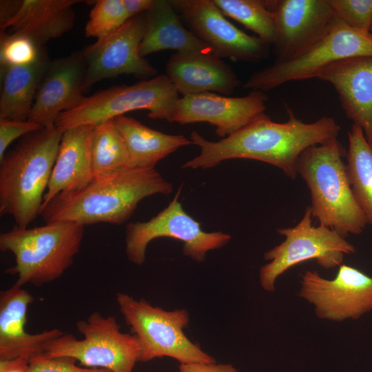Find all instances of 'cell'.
<instances>
[{"instance_id": "4dcf8cb0", "label": "cell", "mask_w": 372, "mask_h": 372, "mask_svg": "<svg viewBox=\"0 0 372 372\" xmlns=\"http://www.w3.org/2000/svg\"><path fill=\"white\" fill-rule=\"evenodd\" d=\"M334 17L351 28L370 33L372 0H328Z\"/></svg>"}, {"instance_id": "d6a6232c", "label": "cell", "mask_w": 372, "mask_h": 372, "mask_svg": "<svg viewBox=\"0 0 372 372\" xmlns=\"http://www.w3.org/2000/svg\"><path fill=\"white\" fill-rule=\"evenodd\" d=\"M42 128L30 121L0 118V161L6 154L9 145L17 138Z\"/></svg>"}, {"instance_id": "ba28073f", "label": "cell", "mask_w": 372, "mask_h": 372, "mask_svg": "<svg viewBox=\"0 0 372 372\" xmlns=\"http://www.w3.org/2000/svg\"><path fill=\"white\" fill-rule=\"evenodd\" d=\"M116 302L125 322L138 340L139 361L170 357L180 364L216 362L183 332L189 322L185 309L165 311L121 292L116 294Z\"/></svg>"}, {"instance_id": "d6986e66", "label": "cell", "mask_w": 372, "mask_h": 372, "mask_svg": "<svg viewBox=\"0 0 372 372\" xmlns=\"http://www.w3.org/2000/svg\"><path fill=\"white\" fill-rule=\"evenodd\" d=\"M317 78L334 87L346 116L362 130L372 147V56L338 61Z\"/></svg>"}, {"instance_id": "e0dca14e", "label": "cell", "mask_w": 372, "mask_h": 372, "mask_svg": "<svg viewBox=\"0 0 372 372\" xmlns=\"http://www.w3.org/2000/svg\"><path fill=\"white\" fill-rule=\"evenodd\" d=\"M85 65L81 52L50 61L38 87L28 121L52 127L63 112L76 107L83 95Z\"/></svg>"}, {"instance_id": "4fadbf2b", "label": "cell", "mask_w": 372, "mask_h": 372, "mask_svg": "<svg viewBox=\"0 0 372 372\" xmlns=\"http://www.w3.org/2000/svg\"><path fill=\"white\" fill-rule=\"evenodd\" d=\"M189 30L220 58L258 62L269 55V45L231 23L214 0H170Z\"/></svg>"}, {"instance_id": "ac0fdd59", "label": "cell", "mask_w": 372, "mask_h": 372, "mask_svg": "<svg viewBox=\"0 0 372 372\" xmlns=\"http://www.w3.org/2000/svg\"><path fill=\"white\" fill-rule=\"evenodd\" d=\"M34 296L15 283L0 292V360L23 358L28 360L43 355L64 332L59 329L28 333L27 311Z\"/></svg>"}, {"instance_id": "f1b7e54d", "label": "cell", "mask_w": 372, "mask_h": 372, "mask_svg": "<svg viewBox=\"0 0 372 372\" xmlns=\"http://www.w3.org/2000/svg\"><path fill=\"white\" fill-rule=\"evenodd\" d=\"M129 19L123 0H98L90 12L85 34L99 39L114 32Z\"/></svg>"}, {"instance_id": "74e56055", "label": "cell", "mask_w": 372, "mask_h": 372, "mask_svg": "<svg viewBox=\"0 0 372 372\" xmlns=\"http://www.w3.org/2000/svg\"><path fill=\"white\" fill-rule=\"evenodd\" d=\"M370 34L372 35V22L370 28Z\"/></svg>"}, {"instance_id": "5bb4252c", "label": "cell", "mask_w": 372, "mask_h": 372, "mask_svg": "<svg viewBox=\"0 0 372 372\" xmlns=\"http://www.w3.org/2000/svg\"><path fill=\"white\" fill-rule=\"evenodd\" d=\"M300 283L299 296L314 305L321 319L358 320L372 310V277L353 267L342 264L332 280L308 270Z\"/></svg>"}, {"instance_id": "9c48e42d", "label": "cell", "mask_w": 372, "mask_h": 372, "mask_svg": "<svg viewBox=\"0 0 372 372\" xmlns=\"http://www.w3.org/2000/svg\"><path fill=\"white\" fill-rule=\"evenodd\" d=\"M76 327L83 339L64 333L43 355L70 358L87 367L112 372H132L139 361L140 346L134 335L121 331L114 316H104L94 311L86 320H79Z\"/></svg>"}, {"instance_id": "8fae6325", "label": "cell", "mask_w": 372, "mask_h": 372, "mask_svg": "<svg viewBox=\"0 0 372 372\" xmlns=\"http://www.w3.org/2000/svg\"><path fill=\"white\" fill-rule=\"evenodd\" d=\"M182 186L169 205L146 222L130 223L126 226L125 252L132 263L141 265L149 243L157 238L167 237L183 242V254L197 262L206 254L227 244L231 236L223 231L207 232L200 223L183 208L179 196Z\"/></svg>"}, {"instance_id": "52a82bcc", "label": "cell", "mask_w": 372, "mask_h": 372, "mask_svg": "<svg viewBox=\"0 0 372 372\" xmlns=\"http://www.w3.org/2000/svg\"><path fill=\"white\" fill-rule=\"evenodd\" d=\"M358 56H372V35L353 30L334 17L324 33L303 52L254 72L243 87L270 91L290 81L317 78L331 64Z\"/></svg>"}, {"instance_id": "484cf974", "label": "cell", "mask_w": 372, "mask_h": 372, "mask_svg": "<svg viewBox=\"0 0 372 372\" xmlns=\"http://www.w3.org/2000/svg\"><path fill=\"white\" fill-rule=\"evenodd\" d=\"M347 170L359 206L372 224V147L362 130L352 124L348 132Z\"/></svg>"}, {"instance_id": "9a60e30c", "label": "cell", "mask_w": 372, "mask_h": 372, "mask_svg": "<svg viewBox=\"0 0 372 372\" xmlns=\"http://www.w3.org/2000/svg\"><path fill=\"white\" fill-rule=\"evenodd\" d=\"M267 100L265 92L256 90L239 97L211 92L180 96L170 123L185 125L206 122L215 126L216 134L223 138L264 113Z\"/></svg>"}, {"instance_id": "6da1fadb", "label": "cell", "mask_w": 372, "mask_h": 372, "mask_svg": "<svg viewBox=\"0 0 372 372\" xmlns=\"http://www.w3.org/2000/svg\"><path fill=\"white\" fill-rule=\"evenodd\" d=\"M287 113L288 119L285 123L274 122L262 113L238 132L218 141H208L193 131L190 140L198 146L200 153L182 168L208 169L227 160L252 159L276 166L295 179L302 153L337 138L340 126L329 116L307 123L298 118L289 107Z\"/></svg>"}, {"instance_id": "30bf717a", "label": "cell", "mask_w": 372, "mask_h": 372, "mask_svg": "<svg viewBox=\"0 0 372 372\" xmlns=\"http://www.w3.org/2000/svg\"><path fill=\"white\" fill-rule=\"evenodd\" d=\"M311 216L308 206L296 226L277 229L285 238L264 254L269 262L261 267L259 278L265 291H275L278 277L296 265L315 259L321 267L333 269L342 265L345 254L355 252L354 246L335 230L313 225Z\"/></svg>"}, {"instance_id": "83f0119b", "label": "cell", "mask_w": 372, "mask_h": 372, "mask_svg": "<svg viewBox=\"0 0 372 372\" xmlns=\"http://www.w3.org/2000/svg\"><path fill=\"white\" fill-rule=\"evenodd\" d=\"M227 17L253 31L258 37L269 45L276 40V26L273 14L266 1L214 0Z\"/></svg>"}, {"instance_id": "3957f363", "label": "cell", "mask_w": 372, "mask_h": 372, "mask_svg": "<svg viewBox=\"0 0 372 372\" xmlns=\"http://www.w3.org/2000/svg\"><path fill=\"white\" fill-rule=\"evenodd\" d=\"M63 132L56 126L25 135L0 161V215L20 228L40 215Z\"/></svg>"}, {"instance_id": "8d00e7d4", "label": "cell", "mask_w": 372, "mask_h": 372, "mask_svg": "<svg viewBox=\"0 0 372 372\" xmlns=\"http://www.w3.org/2000/svg\"><path fill=\"white\" fill-rule=\"evenodd\" d=\"M21 1H0V27L6 24L19 10Z\"/></svg>"}, {"instance_id": "ffe728a7", "label": "cell", "mask_w": 372, "mask_h": 372, "mask_svg": "<svg viewBox=\"0 0 372 372\" xmlns=\"http://www.w3.org/2000/svg\"><path fill=\"white\" fill-rule=\"evenodd\" d=\"M165 74L181 96L207 92L229 96L240 84L231 67L214 53L176 52L168 59Z\"/></svg>"}, {"instance_id": "7a4b0ae2", "label": "cell", "mask_w": 372, "mask_h": 372, "mask_svg": "<svg viewBox=\"0 0 372 372\" xmlns=\"http://www.w3.org/2000/svg\"><path fill=\"white\" fill-rule=\"evenodd\" d=\"M172 191V184L155 169L125 168L94 179L79 190L56 195L41 208L39 216L45 223L121 225L141 200Z\"/></svg>"}, {"instance_id": "836d02e7", "label": "cell", "mask_w": 372, "mask_h": 372, "mask_svg": "<svg viewBox=\"0 0 372 372\" xmlns=\"http://www.w3.org/2000/svg\"><path fill=\"white\" fill-rule=\"evenodd\" d=\"M179 372H238L230 364L189 363L180 364Z\"/></svg>"}, {"instance_id": "e575fe53", "label": "cell", "mask_w": 372, "mask_h": 372, "mask_svg": "<svg viewBox=\"0 0 372 372\" xmlns=\"http://www.w3.org/2000/svg\"><path fill=\"white\" fill-rule=\"evenodd\" d=\"M129 19L146 12L152 7L154 0H123Z\"/></svg>"}, {"instance_id": "5b68a950", "label": "cell", "mask_w": 372, "mask_h": 372, "mask_svg": "<svg viewBox=\"0 0 372 372\" xmlns=\"http://www.w3.org/2000/svg\"><path fill=\"white\" fill-rule=\"evenodd\" d=\"M84 227L72 222L45 223L33 228L13 227L0 235V249L10 251L14 266L5 273L17 275L16 285L41 287L59 278L79 253Z\"/></svg>"}, {"instance_id": "2e32d148", "label": "cell", "mask_w": 372, "mask_h": 372, "mask_svg": "<svg viewBox=\"0 0 372 372\" xmlns=\"http://www.w3.org/2000/svg\"><path fill=\"white\" fill-rule=\"evenodd\" d=\"M276 26L275 61L289 60L316 41L334 15L328 0L266 1Z\"/></svg>"}, {"instance_id": "7402d4cb", "label": "cell", "mask_w": 372, "mask_h": 372, "mask_svg": "<svg viewBox=\"0 0 372 372\" xmlns=\"http://www.w3.org/2000/svg\"><path fill=\"white\" fill-rule=\"evenodd\" d=\"M76 0H23L14 17L0 27L25 35L40 46L70 31L74 25Z\"/></svg>"}, {"instance_id": "8992f818", "label": "cell", "mask_w": 372, "mask_h": 372, "mask_svg": "<svg viewBox=\"0 0 372 372\" xmlns=\"http://www.w3.org/2000/svg\"><path fill=\"white\" fill-rule=\"evenodd\" d=\"M180 98L166 74L132 85L109 87L85 96L74 108L61 113L55 126L62 132L80 125H97L134 110H147L152 119L170 122Z\"/></svg>"}, {"instance_id": "603a6c76", "label": "cell", "mask_w": 372, "mask_h": 372, "mask_svg": "<svg viewBox=\"0 0 372 372\" xmlns=\"http://www.w3.org/2000/svg\"><path fill=\"white\" fill-rule=\"evenodd\" d=\"M170 0H154L146 12L145 34L140 45L142 56L165 50L213 53L183 24Z\"/></svg>"}, {"instance_id": "d590c367", "label": "cell", "mask_w": 372, "mask_h": 372, "mask_svg": "<svg viewBox=\"0 0 372 372\" xmlns=\"http://www.w3.org/2000/svg\"><path fill=\"white\" fill-rule=\"evenodd\" d=\"M30 362L23 358L0 360V372H28Z\"/></svg>"}, {"instance_id": "cb8c5ba5", "label": "cell", "mask_w": 372, "mask_h": 372, "mask_svg": "<svg viewBox=\"0 0 372 372\" xmlns=\"http://www.w3.org/2000/svg\"><path fill=\"white\" fill-rule=\"evenodd\" d=\"M128 153L130 168L154 169L156 163L178 148L193 144L181 134H167L125 115L113 119Z\"/></svg>"}, {"instance_id": "7c38bea8", "label": "cell", "mask_w": 372, "mask_h": 372, "mask_svg": "<svg viewBox=\"0 0 372 372\" xmlns=\"http://www.w3.org/2000/svg\"><path fill=\"white\" fill-rule=\"evenodd\" d=\"M146 25V12L127 21L114 32L96 40L82 52L85 65L84 90L105 79L133 75L146 80L156 70L140 54Z\"/></svg>"}, {"instance_id": "44dd1931", "label": "cell", "mask_w": 372, "mask_h": 372, "mask_svg": "<svg viewBox=\"0 0 372 372\" xmlns=\"http://www.w3.org/2000/svg\"><path fill=\"white\" fill-rule=\"evenodd\" d=\"M94 127L80 125L63 132L41 208L56 195L79 190L94 180L92 140Z\"/></svg>"}, {"instance_id": "f546056e", "label": "cell", "mask_w": 372, "mask_h": 372, "mask_svg": "<svg viewBox=\"0 0 372 372\" xmlns=\"http://www.w3.org/2000/svg\"><path fill=\"white\" fill-rule=\"evenodd\" d=\"M0 36L1 68L32 64L45 52L42 46L25 35L1 31Z\"/></svg>"}, {"instance_id": "277c9868", "label": "cell", "mask_w": 372, "mask_h": 372, "mask_svg": "<svg viewBox=\"0 0 372 372\" xmlns=\"http://www.w3.org/2000/svg\"><path fill=\"white\" fill-rule=\"evenodd\" d=\"M347 154L337 138H333L304 150L297 167L310 191L312 216L344 238L361 234L370 225L350 184L343 161Z\"/></svg>"}, {"instance_id": "1f68e13d", "label": "cell", "mask_w": 372, "mask_h": 372, "mask_svg": "<svg viewBox=\"0 0 372 372\" xmlns=\"http://www.w3.org/2000/svg\"><path fill=\"white\" fill-rule=\"evenodd\" d=\"M70 358H50L43 355L32 359L28 372H112L99 368H83Z\"/></svg>"}, {"instance_id": "4316f807", "label": "cell", "mask_w": 372, "mask_h": 372, "mask_svg": "<svg viewBox=\"0 0 372 372\" xmlns=\"http://www.w3.org/2000/svg\"><path fill=\"white\" fill-rule=\"evenodd\" d=\"M92 162L94 179L130 168L125 143L113 120L95 125L92 140Z\"/></svg>"}, {"instance_id": "d4e9b609", "label": "cell", "mask_w": 372, "mask_h": 372, "mask_svg": "<svg viewBox=\"0 0 372 372\" xmlns=\"http://www.w3.org/2000/svg\"><path fill=\"white\" fill-rule=\"evenodd\" d=\"M50 61L45 52L32 64L1 68L0 118L28 120Z\"/></svg>"}]
</instances>
